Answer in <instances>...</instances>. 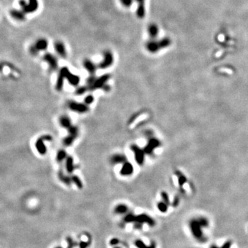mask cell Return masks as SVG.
Wrapping results in <instances>:
<instances>
[{"label": "cell", "instance_id": "obj_1", "mask_svg": "<svg viewBox=\"0 0 248 248\" xmlns=\"http://www.w3.org/2000/svg\"><path fill=\"white\" fill-rule=\"evenodd\" d=\"M20 5L21 7V11L24 14L35 13L39 8L38 0H29L28 3L26 2L25 0H20Z\"/></svg>", "mask_w": 248, "mask_h": 248}, {"label": "cell", "instance_id": "obj_2", "mask_svg": "<svg viewBox=\"0 0 248 248\" xmlns=\"http://www.w3.org/2000/svg\"><path fill=\"white\" fill-rule=\"evenodd\" d=\"M48 46V42L46 39H37L34 44L30 47V52L33 56H36L40 51H46Z\"/></svg>", "mask_w": 248, "mask_h": 248}, {"label": "cell", "instance_id": "obj_3", "mask_svg": "<svg viewBox=\"0 0 248 248\" xmlns=\"http://www.w3.org/2000/svg\"><path fill=\"white\" fill-rule=\"evenodd\" d=\"M52 140V137L49 135H45L40 137L35 143V147L37 152L41 155H45L47 152V147L45 145V141H51Z\"/></svg>", "mask_w": 248, "mask_h": 248}, {"label": "cell", "instance_id": "obj_4", "mask_svg": "<svg viewBox=\"0 0 248 248\" xmlns=\"http://www.w3.org/2000/svg\"><path fill=\"white\" fill-rule=\"evenodd\" d=\"M60 71L64 74L65 79L68 80V83H70V85H73V86H77L79 83L80 82L79 76L75 75V74L73 73H71L70 70H69L68 68L66 67V66H65V67H62Z\"/></svg>", "mask_w": 248, "mask_h": 248}, {"label": "cell", "instance_id": "obj_5", "mask_svg": "<svg viewBox=\"0 0 248 248\" xmlns=\"http://www.w3.org/2000/svg\"><path fill=\"white\" fill-rule=\"evenodd\" d=\"M130 150L134 152L135 159L137 164L139 166L144 165L145 161V153L144 149H141L139 146L136 144H132L130 145Z\"/></svg>", "mask_w": 248, "mask_h": 248}, {"label": "cell", "instance_id": "obj_6", "mask_svg": "<svg viewBox=\"0 0 248 248\" xmlns=\"http://www.w3.org/2000/svg\"><path fill=\"white\" fill-rule=\"evenodd\" d=\"M68 106L70 110L80 114L85 113L89 110V108H88V105L85 104L79 103V102H77L75 101H68Z\"/></svg>", "mask_w": 248, "mask_h": 248}, {"label": "cell", "instance_id": "obj_7", "mask_svg": "<svg viewBox=\"0 0 248 248\" xmlns=\"http://www.w3.org/2000/svg\"><path fill=\"white\" fill-rule=\"evenodd\" d=\"M114 62V56L111 51H106L104 52V58L100 62L98 67L100 69H106L110 67Z\"/></svg>", "mask_w": 248, "mask_h": 248}, {"label": "cell", "instance_id": "obj_8", "mask_svg": "<svg viewBox=\"0 0 248 248\" xmlns=\"http://www.w3.org/2000/svg\"><path fill=\"white\" fill-rule=\"evenodd\" d=\"M110 78V75H108V74H105V75H101V77L97 78L92 86L90 88H88V90L92 91V90L97 89H102L104 85L107 84L106 83L108 82Z\"/></svg>", "mask_w": 248, "mask_h": 248}, {"label": "cell", "instance_id": "obj_9", "mask_svg": "<svg viewBox=\"0 0 248 248\" xmlns=\"http://www.w3.org/2000/svg\"><path fill=\"white\" fill-rule=\"evenodd\" d=\"M43 59L48 64L49 69L51 71L57 70V68H58V60H57V58L55 56L50 53V52H47L43 56Z\"/></svg>", "mask_w": 248, "mask_h": 248}, {"label": "cell", "instance_id": "obj_10", "mask_svg": "<svg viewBox=\"0 0 248 248\" xmlns=\"http://www.w3.org/2000/svg\"><path fill=\"white\" fill-rule=\"evenodd\" d=\"M161 145V142L156 139V138H150L147 141V145H145L144 148L145 154L151 155L153 153L154 150L157 148V147H159Z\"/></svg>", "mask_w": 248, "mask_h": 248}, {"label": "cell", "instance_id": "obj_11", "mask_svg": "<svg viewBox=\"0 0 248 248\" xmlns=\"http://www.w3.org/2000/svg\"><path fill=\"white\" fill-rule=\"evenodd\" d=\"M120 175L123 176H129L134 173V166L129 161H126L123 163L120 172Z\"/></svg>", "mask_w": 248, "mask_h": 248}, {"label": "cell", "instance_id": "obj_12", "mask_svg": "<svg viewBox=\"0 0 248 248\" xmlns=\"http://www.w3.org/2000/svg\"><path fill=\"white\" fill-rule=\"evenodd\" d=\"M54 50L59 56H60L61 58H66L67 57V51L64 44L61 41H57L54 44Z\"/></svg>", "mask_w": 248, "mask_h": 248}, {"label": "cell", "instance_id": "obj_13", "mask_svg": "<svg viewBox=\"0 0 248 248\" xmlns=\"http://www.w3.org/2000/svg\"><path fill=\"white\" fill-rule=\"evenodd\" d=\"M135 223H147L149 225L152 226L154 225L155 222L152 219L150 216L147 215L145 214H140L139 216H136L135 219Z\"/></svg>", "mask_w": 248, "mask_h": 248}, {"label": "cell", "instance_id": "obj_14", "mask_svg": "<svg viewBox=\"0 0 248 248\" xmlns=\"http://www.w3.org/2000/svg\"><path fill=\"white\" fill-rule=\"evenodd\" d=\"M83 68L88 71V73H90V75H95V73H96L97 66L90 59H85L83 61Z\"/></svg>", "mask_w": 248, "mask_h": 248}, {"label": "cell", "instance_id": "obj_15", "mask_svg": "<svg viewBox=\"0 0 248 248\" xmlns=\"http://www.w3.org/2000/svg\"><path fill=\"white\" fill-rule=\"evenodd\" d=\"M145 47H146L147 51L151 52V53H156L158 51H161L159 41H156L154 39H152L147 42L146 45H145Z\"/></svg>", "mask_w": 248, "mask_h": 248}, {"label": "cell", "instance_id": "obj_16", "mask_svg": "<svg viewBox=\"0 0 248 248\" xmlns=\"http://www.w3.org/2000/svg\"><path fill=\"white\" fill-rule=\"evenodd\" d=\"M137 2L138 6L137 8V16L139 19H144L145 15V0H135Z\"/></svg>", "mask_w": 248, "mask_h": 248}, {"label": "cell", "instance_id": "obj_17", "mask_svg": "<svg viewBox=\"0 0 248 248\" xmlns=\"http://www.w3.org/2000/svg\"><path fill=\"white\" fill-rule=\"evenodd\" d=\"M127 161L128 158L126 157V155H124L123 154H115L113 155L110 158V162L113 165L124 163Z\"/></svg>", "mask_w": 248, "mask_h": 248}, {"label": "cell", "instance_id": "obj_18", "mask_svg": "<svg viewBox=\"0 0 248 248\" xmlns=\"http://www.w3.org/2000/svg\"><path fill=\"white\" fill-rule=\"evenodd\" d=\"M59 124L62 128L65 129H69L73 126L70 118L67 115H62L59 119Z\"/></svg>", "mask_w": 248, "mask_h": 248}, {"label": "cell", "instance_id": "obj_19", "mask_svg": "<svg viewBox=\"0 0 248 248\" xmlns=\"http://www.w3.org/2000/svg\"><path fill=\"white\" fill-rule=\"evenodd\" d=\"M66 170L70 175H72L75 169V165L74 163V159L73 157L68 156L66 159Z\"/></svg>", "mask_w": 248, "mask_h": 248}, {"label": "cell", "instance_id": "obj_20", "mask_svg": "<svg viewBox=\"0 0 248 248\" xmlns=\"http://www.w3.org/2000/svg\"><path fill=\"white\" fill-rule=\"evenodd\" d=\"M147 33L152 39H154L159 35V27L155 23H151L147 27Z\"/></svg>", "mask_w": 248, "mask_h": 248}, {"label": "cell", "instance_id": "obj_21", "mask_svg": "<svg viewBox=\"0 0 248 248\" xmlns=\"http://www.w3.org/2000/svg\"><path fill=\"white\" fill-rule=\"evenodd\" d=\"M58 177L59 179L60 180L62 183L66 185H70L72 184V179H71V176H68L64 174V171L60 170L58 172Z\"/></svg>", "mask_w": 248, "mask_h": 248}, {"label": "cell", "instance_id": "obj_22", "mask_svg": "<svg viewBox=\"0 0 248 248\" xmlns=\"http://www.w3.org/2000/svg\"><path fill=\"white\" fill-rule=\"evenodd\" d=\"M10 14L12 17L15 19V20L23 21L25 20L26 14L23 13L21 10H15V9L11 10L10 12Z\"/></svg>", "mask_w": 248, "mask_h": 248}, {"label": "cell", "instance_id": "obj_23", "mask_svg": "<svg viewBox=\"0 0 248 248\" xmlns=\"http://www.w3.org/2000/svg\"><path fill=\"white\" fill-rule=\"evenodd\" d=\"M64 79H65V77H64V74L62 73V72H61L60 70H59L58 77H57V83H56V85H55V89H56L57 91L61 92L62 90V89H63Z\"/></svg>", "mask_w": 248, "mask_h": 248}, {"label": "cell", "instance_id": "obj_24", "mask_svg": "<svg viewBox=\"0 0 248 248\" xmlns=\"http://www.w3.org/2000/svg\"><path fill=\"white\" fill-rule=\"evenodd\" d=\"M78 136L77 135H74L71 134H68V136L64 138L63 139V144L64 145H65L66 147H69L70 145H72L74 141L77 139Z\"/></svg>", "mask_w": 248, "mask_h": 248}, {"label": "cell", "instance_id": "obj_25", "mask_svg": "<svg viewBox=\"0 0 248 248\" xmlns=\"http://www.w3.org/2000/svg\"><path fill=\"white\" fill-rule=\"evenodd\" d=\"M67 157H68V154H67V152H66L65 150H63V149L59 150V151L57 152V154L56 156V161L58 162V163H61L62 161L66 160Z\"/></svg>", "mask_w": 248, "mask_h": 248}, {"label": "cell", "instance_id": "obj_26", "mask_svg": "<svg viewBox=\"0 0 248 248\" xmlns=\"http://www.w3.org/2000/svg\"><path fill=\"white\" fill-rule=\"evenodd\" d=\"M159 46H160V48L161 50V49L166 48H168V46H170L172 42H171V39L169 37H163V39L159 40Z\"/></svg>", "mask_w": 248, "mask_h": 248}, {"label": "cell", "instance_id": "obj_27", "mask_svg": "<svg viewBox=\"0 0 248 248\" xmlns=\"http://www.w3.org/2000/svg\"><path fill=\"white\" fill-rule=\"evenodd\" d=\"M70 176H71V179H72L73 183H74V184L77 186L79 189H82L83 187V185L82 180L80 179V178L77 175H71Z\"/></svg>", "mask_w": 248, "mask_h": 248}, {"label": "cell", "instance_id": "obj_28", "mask_svg": "<svg viewBox=\"0 0 248 248\" xmlns=\"http://www.w3.org/2000/svg\"><path fill=\"white\" fill-rule=\"evenodd\" d=\"M128 211V207L124 204H119L114 208V212L116 214H124Z\"/></svg>", "mask_w": 248, "mask_h": 248}, {"label": "cell", "instance_id": "obj_29", "mask_svg": "<svg viewBox=\"0 0 248 248\" xmlns=\"http://www.w3.org/2000/svg\"><path fill=\"white\" fill-rule=\"evenodd\" d=\"M88 90V88L87 86L77 87V88L75 90V95L80 96V95H82L83 94H85V93Z\"/></svg>", "mask_w": 248, "mask_h": 248}, {"label": "cell", "instance_id": "obj_30", "mask_svg": "<svg viewBox=\"0 0 248 248\" xmlns=\"http://www.w3.org/2000/svg\"><path fill=\"white\" fill-rule=\"evenodd\" d=\"M97 77H95V75H90V77H88L87 79H86V83H87V85L86 86L88 87V88H90V87L92 86L93 85V83H95V80H96Z\"/></svg>", "mask_w": 248, "mask_h": 248}, {"label": "cell", "instance_id": "obj_31", "mask_svg": "<svg viewBox=\"0 0 248 248\" xmlns=\"http://www.w3.org/2000/svg\"><path fill=\"white\" fill-rule=\"evenodd\" d=\"M142 113H143V111H139V112H137V113H135L134 114H132V115L130 117V119H128V125H130V124H131L132 122H134V121L136 120V119H137L138 117H139V116Z\"/></svg>", "mask_w": 248, "mask_h": 248}, {"label": "cell", "instance_id": "obj_32", "mask_svg": "<svg viewBox=\"0 0 248 248\" xmlns=\"http://www.w3.org/2000/svg\"><path fill=\"white\" fill-rule=\"evenodd\" d=\"M157 207H158L159 211L165 212L167 211V209H168V204H166L165 202H159L157 204Z\"/></svg>", "mask_w": 248, "mask_h": 248}, {"label": "cell", "instance_id": "obj_33", "mask_svg": "<svg viewBox=\"0 0 248 248\" xmlns=\"http://www.w3.org/2000/svg\"><path fill=\"white\" fill-rule=\"evenodd\" d=\"M135 219H136V216H135L134 214H128V215H126L125 216V218H124V221L127 223L135 222Z\"/></svg>", "mask_w": 248, "mask_h": 248}, {"label": "cell", "instance_id": "obj_34", "mask_svg": "<svg viewBox=\"0 0 248 248\" xmlns=\"http://www.w3.org/2000/svg\"><path fill=\"white\" fill-rule=\"evenodd\" d=\"M95 101V97L92 95H88L84 99V104L86 105L92 104Z\"/></svg>", "mask_w": 248, "mask_h": 248}, {"label": "cell", "instance_id": "obj_35", "mask_svg": "<svg viewBox=\"0 0 248 248\" xmlns=\"http://www.w3.org/2000/svg\"><path fill=\"white\" fill-rule=\"evenodd\" d=\"M68 130V133L69 134H71V135H77L78 136L79 134V128L77 126H72L71 127L69 128Z\"/></svg>", "mask_w": 248, "mask_h": 248}, {"label": "cell", "instance_id": "obj_36", "mask_svg": "<svg viewBox=\"0 0 248 248\" xmlns=\"http://www.w3.org/2000/svg\"><path fill=\"white\" fill-rule=\"evenodd\" d=\"M66 240L68 242V248H73L74 247L77 246V243L75 241H74L72 238L68 237L66 238Z\"/></svg>", "mask_w": 248, "mask_h": 248}, {"label": "cell", "instance_id": "obj_37", "mask_svg": "<svg viewBox=\"0 0 248 248\" xmlns=\"http://www.w3.org/2000/svg\"><path fill=\"white\" fill-rule=\"evenodd\" d=\"M121 4L126 8H129L133 3V0H120Z\"/></svg>", "mask_w": 248, "mask_h": 248}, {"label": "cell", "instance_id": "obj_38", "mask_svg": "<svg viewBox=\"0 0 248 248\" xmlns=\"http://www.w3.org/2000/svg\"><path fill=\"white\" fill-rule=\"evenodd\" d=\"M135 245L138 248H147V246H146V245L141 240H137L135 241Z\"/></svg>", "mask_w": 248, "mask_h": 248}, {"label": "cell", "instance_id": "obj_39", "mask_svg": "<svg viewBox=\"0 0 248 248\" xmlns=\"http://www.w3.org/2000/svg\"><path fill=\"white\" fill-rule=\"evenodd\" d=\"M161 197L163 199L164 202H165L166 204L168 205L169 204V198H168V194H166V192H162L161 193Z\"/></svg>", "mask_w": 248, "mask_h": 248}, {"label": "cell", "instance_id": "obj_40", "mask_svg": "<svg viewBox=\"0 0 248 248\" xmlns=\"http://www.w3.org/2000/svg\"><path fill=\"white\" fill-rule=\"evenodd\" d=\"M90 245L89 242H81L79 243L80 248H86Z\"/></svg>", "mask_w": 248, "mask_h": 248}, {"label": "cell", "instance_id": "obj_41", "mask_svg": "<svg viewBox=\"0 0 248 248\" xmlns=\"http://www.w3.org/2000/svg\"><path fill=\"white\" fill-rule=\"evenodd\" d=\"M102 89H103L104 91L108 92V91H110V85H108V84H106L104 86V88H102Z\"/></svg>", "mask_w": 248, "mask_h": 248}, {"label": "cell", "instance_id": "obj_42", "mask_svg": "<svg viewBox=\"0 0 248 248\" xmlns=\"http://www.w3.org/2000/svg\"><path fill=\"white\" fill-rule=\"evenodd\" d=\"M118 242H119V240L117 239H116V238H113V240H111L110 244L111 245H115V244H116V243H118Z\"/></svg>", "mask_w": 248, "mask_h": 248}, {"label": "cell", "instance_id": "obj_43", "mask_svg": "<svg viewBox=\"0 0 248 248\" xmlns=\"http://www.w3.org/2000/svg\"><path fill=\"white\" fill-rule=\"evenodd\" d=\"M147 248H155V245L154 244H152L149 247H147Z\"/></svg>", "mask_w": 248, "mask_h": 248}, {"label": "cell", "instance_id": "obj_44", "mask_svg": "<svg viewBox=\"0 0 248 248\" xmlns=\"http://www.w3.org/2000/svg\"><path fill=\"white\" fill-rule=\"evenodd\" d=\"M3 68H4V65H3V64H0V71L2 70V69H3Z\"/></svg>", "mask_w": 248, "mask_h": 248}, {"label": "cell", "instance_id": "obj_45", "mask_svg": "<svg viewBox=\"0 0 248 248\" xmlns=\"http://www.w3.org/2000/svg\"><path fill=\"white\" fill-rule=\"evenodd\" d=\"M214 248H216V247H214ZM222 248H229V247H228V245H226L225 247H222Z\"/></svg>", "mask_w": 248, "mask_h": 248}, {"label": "cell", "instance_id": "obj_46", "mask_svg": "<svg viewBox=\"0 0 248 248\" xmlns=\"http://www.w3.org/2000/svg\"><path fill=\"white\" fill-rule=\"evenodd\" d=\"M56 248H62V247H56Z\"/></svg>", "mask_w": 248, "mask_h": 248}]
</instances>
